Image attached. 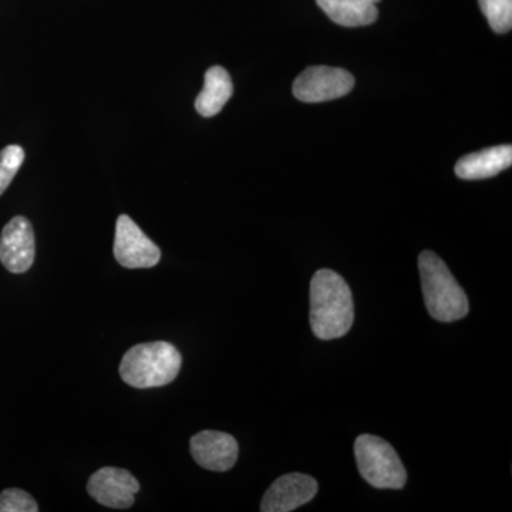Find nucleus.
<instances>
[{
	"label": "nucleus",
	"instance_id": "nucleus-1",
	"mask_svg": "<svg viewBox=\"0 0 512 512\" xmlns=\"http://www.w3.org/2000/svg\"><path fill=\"white\" fill-rule=\"evenodd\" d=\"M355 305L345 279L320 269L311 281V328L316 338L339 339L352 329Z\"/></svg>",
	"mask_w": 512,
	"mask_h": 512
},
{
	"label": "nucleus",
	"instance_id": "nucleus-2",
	"mask_svg": "<svg viewBox=\"0 0 512 512\" xmlns=\"http://www.w3.org/2000/svg\"><path fill=\"white\" fill-rule=\"evenodd\" d=\"M421 288L427 311L439 322L466 318L470 305L466 292L451 274L446 262L431 251L419 256Z\"/></svg>",
	"mask_w": 512,
	"mask_h": 512
},
{
	"label": "nucleus",
	"instance_id": "nucleus-3",
	"mask_svg": "<svg viewBox=\"0 0 512 512\" xmlns=\"http://www.w3.org/2000/svg\"><path fill=\"white\" fill-rule=\"evenodd\" d=\"M180 352L168 342L141 343L133 346L120 363V376L136 389L167 386L181 370Z\"/></svg>",
	"mask_w": 512,
	"mask_h": 512
},
{
	"label": "nucleus",
	"instance_id": "nucleus-4",
	"mask_svg": "<svg viewBox=\"0 0 512 512\" xmlns=\"http://www.w3.org/2000/svg\"><path fill=\"white\" fill-rule=\"evenodd\" d=\"M355 456L359 473L373 487L400 490L406 485L402 460L386 440L370 434L357 437Z\"/></svg>",
	"mask_w": 512,
	"mask_h": 512
},
{
	"label": "nucleus",
	"instance_id": "nucleus-5",
	"mask_svg": "<svg viewBox=\"0 0 512 512\" xmlns=\"http://www.w3.org/2000/svg\"><path fill=\"white\" fill-rule=\"evenodd\" d=\"M355 77L338 67L312 66L293 83V96L303 103H322L352 92Z\"/></svg>",
	"mask_w": 512,
	"mask_h": 512
},
{
	"label": "nucleus",
	"instance_id": "nucleus-6",
	"mask_svg": "<svg viewBox=\"0 0 512 512\" xmlns=\"http://www.w3.org/2000/svg\"><path fill=\"white\" fill-rule=\"evenodd\" d=\"M114 258L124 268H153L161 259L160 248L128 215L117 218Z\"/></svg>",
	"mask_w": 512,
	"mask_h": 512
},
{
	"label": "nucleus",
	"instance_id": "nucleus-7",
	"mask_svg": "<svg viewBox=\"0 0 512 512\" xmlns=\"http://www.w3.org/2000/svg\"><path fill=\"white\" fill-rule=\"evenodd\" d=\"M140 484L130 471L123 468L103 467L87 483V493L104 507L127 510L134 504Z\"/></svg>",
	"mask_w": 512,
	"mask_h": 512
},
{
	"label": "nucleus",
	"instance_id": "nucleus-8",
	"mask_svg": "<svg viewBox=\"0 0 512 512\" xmlns=\"http://www.w3.org/2000/svg\"><path fill=\"white\" fill-rule=\"evenodd\" d=\"M35 254L32 224L25 217L12 218L0 235V262L12 274H23L32 268Z\"/></svg>",
	"mask_w": 512,
	"mask_h": 512
},
{
	"label": "nucleus",
	"instance_id": "nucleus-9",
	"mask_svg": "<svg viewBox=\"0 0 512 512\" xmlns=\"http://www.w3.org/2000/svg\"><path fill=\"white\" fill-rule=\"evenodd\" d=\"M318 481L306 474L279 477L262 498V512H289L308 504L318 493Z\"/></svg>",
	"mask_w": 512,
	"mask_h": 512
},
{
	"label": "nucleus",
	"instance_id": "nucleus-10",
	"mask_svg": "<svg viewBox=\"0 0 512 512\" xmlns=\"http://www.w3.org/2000/svg\"><path fill=\"white\" fill-rule=\"evenodd\" d=\"M192 458L205 470H231L238 460L239 447L231 434L222 431L204 430L195 434L190 441Z\"/></svg>",
	"mask_w": 512,
	"mask_h": 512
},
{
	"label": "nucleus",
	"instance_id": "nucleus-11",
	"mask_svg": "<svg viewBox=\"0 0 512 512\" xmlns=\"http://www.w3.org/2000/svg\"><path fill=\"white\" fill-rule=\"evenodd\" d=\"M512 164V147L510 144L485 148L478 153L468 154L456 164L457 177L461 180H484L495 177Z\"/></svg>",
	"mask_w": 512,
	"mask_h": 512
},
{
	"label": "nucleus",
	"instance_id": "nucleus-12",
	"mask_svg": "<svg viewBox=\"0 0 512 512\" xmlns=\"http://www.w3.org/2000/svg\"><path fill=\"white\" fill-rule=\"evenodd\" d=\"M380 0H316L320 9L336 25L359 28L372 25L379 16L377 3Z\"/></svg>",
	"mask_w": 512,
	"mask_h": 512
},
{
	"label": "nucleus",
	"instance_id": "nucleus-13",
	"mask_svg": "<svg viewBox=\"0 0 512 512\" xmlns=\"http://www.w3.org/2000/svg\"><path fill=\"white\" fill-rule=\"evenodd\" d=\"M234 93L231 76L224 67L214 66L207 70L204 89L195 100V110L202 117H214L224 109Z\"/></svg>",
	"mask_w": 512,
	"mask_h": 512
},
{
	"label": "nucleus",
	"instance_id": "nucleus-14",
	"mask_svg": "<svg viewBox=\"0 0 512 512\" xmlns=\"http://www.w3.org/2000/svg\"><path fill=\"white\" fill-rule=\"evenodd\" d=\"M481 12L495 33L510 32L512 28V0H478Z\"/></svg>",
	"mask_w": 512,
	"mask_h": 512
},
{
	"label": "nucleus",
	"instance_id": "nucleus-15",
	"mask_svg": "<svg viewBox=\"0 0 512 512\" xmlns=\"http://www.w3.org/2000/svg\"><path fill=\"white\" fill-rule=\"evenodd\" d=\"M23 161H25V151L16 144L0 151V195L8 190L13 178L18 174L19 168L22 167Z\"/></svg>",
	"mask_w": 512,
	"mask_h": 512
},
{
	"label": "nucleus",
	"instance_id": "nucleus-16",
	"mask_svg": "<svg viewBox=\"0 0 512 512\" xmlns=\"http://www.w3.org/2000/svg\"><path fill=\"white\" fill-rule=\"evenodd\" d=\"M39 505L32 495L20 488H8L0 493V512H37Z\"/></svg>",
	"mask_w": 512,
	"mask_h": 512
}]
</instances>
